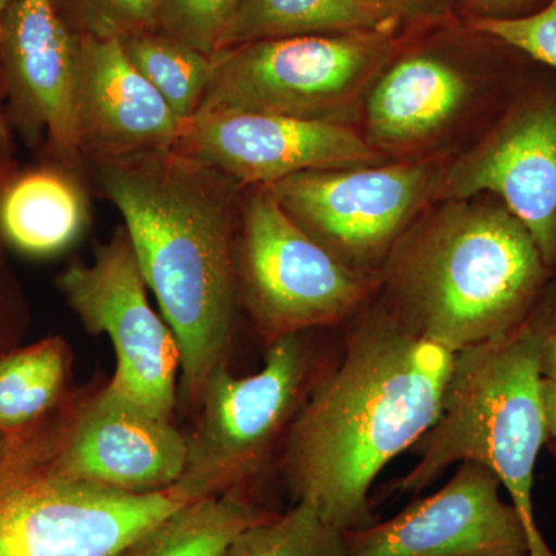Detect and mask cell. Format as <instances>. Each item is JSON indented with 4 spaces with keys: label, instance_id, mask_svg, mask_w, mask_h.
<instances>
[{
    "label": "cell",
    "instance_id": "cell-21",
    "mask_svg": "<svg viewBox=\"0 0 556 556\" xmlns=\"http://www.w3.org/2000/svg\"><path fill=\"white\" fill-rule=\"evenodd\" d=\"M68 354L60 338L40 340L0 361V433L30 427L60 401Z\"/></svg>",
    "mask_w": 556,
    "mask_h": 556
},
{
    "label": "cell",
    "instance_id": "cell-27",
    "mask_svg": "<svg viewBox=\"0 0 556 556\" xmlns=\"http://www.w3.org/2000/svg\"><path fill=\"white\" fill-rule=\"evenodd\" d=\"M478 10V17H507L526 16L543 9L548 0H470Z\"/></svg>",
    "mask_w": 556,
    "mask_h": 556
},
{
    "label": "cell",
    "instance_id": "cell-26",
    "mask_svg": "<svg viewBox=\"0 0 556 556\" xmlns=\"http://www.w3.org/2000/svg\"><path fill=\"white\" fill-rule=\"evenodd\" d=\"M471 28L556 73V0L526 16L475 17Z\"/></svg>",
    "mask_w": 556,
    "mask_h": 556
},
{
    "label": "cell",
    "instance_id": "cell-5",
    "mask_svg": "<svg viewBox=\"0 0 556 556\" xmlns=\"http://www.w3.org/2000/svg\"><path fill=\"white\" fill-rule=\"evenodd\" d=\"M200 497L182 482L127 493L76 481L54 466L50 442L17 431L0 455V556H119Z\"/></svg>",
    "mask_w": 556,
    "mask_h": 556
},
{
    "label": "cell",
    "instance_id": "cell-9",
    "mask_svg": "<svg viewBox=\"0 0 556 556\" xmlns=\"http://www.w3.org/2000/svg\"><path fill=\"white\" fill-rule=\"evenodd\" d=\"M305 346L299 334L269 342L254 375L215 369L201 393L199 426L188 438V460L179 482L200 496L232 492L257 473L281 431L298 413L305 382Z\"/></svg>",
    "mask_w": 556,
    "mask_h": 556
},
{
    "label": "cell",
    "instance_id": "cell-13",
    "mask_svg": "<svg viewBox=\"0 0 556 556\" xmlns=\"http://www.w3.org/2000/svg\"><path fill=\"white\" fill-rule=\"evenodd\" d=\"M501 482L473 460L460 463L433 495L379 525L346 530V556H529V540Z\"/></svg>",
    "mask_w": 556,
    "mask_h": 556
},
{
    "label": "cell",
    "instance_id": "cell-20",
    "mask_svg": "<svg viewBox=\"0 0 556 556\" xmlns=\"http://www.w3.org/2000/svg\"><path fill=\"white\" fill-rule=\"evenodd\" d=\"M263 518L233 490L200 497L142 533L119 556H223Z\"/></svg>",
    "mask_w": 556,
    "mask_h": 556
},
{
    "label": "cell",
    "instance_id": "cell-17",
    "mask_svg": "<svg viewBox=\"0 0 556 556\" xmlns=\"http://www.w3.org/2000/svg\"><path fill=\"white\" fill-rule=\"evenodd\" d=\"M470 90L464 73L444 60L428 54L404 58L369 90L365 139L378 152L430 141L466 108Z\"/></svg>",
    "mask_w": 556,
    "mask_h": 556
},
{
    "label": "cell",
    "instance_id": "cell-30",
    "mask_svg": "<svg viewBox=\"0 0 556 556\" xmlns=\"http://www.w3.org/2000/svg\"><path fill=\"white\" fill-rule=\"evenodd\" d=\"M541 375L543 379L556 383V308L548 324L543 351H541Z\"/></svg>",
    "mask_w": 556,
    "mask_h": 556
},
{
    "label": "cell",
    "instance_id": "cell-7",
    "mask_svg": "<svg viewBox=\"0 0 556 556\" xmlns=\"http://www.w3.org/2000/svg\"><path fill=\"white\" fill-rule=\"evenodd\" d=\"M237 276L269 342L336 324L368 289L356 269L311 237L266 186L241 206Z\"/></svg>",
    "mask_w": 556,
    "mask_h": 556
},
{
    "label": "cell",
    "instance_id": "cell-6",
    "mask_svg": "<svg viewBox=\"0 0 556 556\" xmlns=\"http://www.w3.org/2000/svg\"><path fill=\"white\" fill-rule=\"evenodd\" d=\"M390 38L391 31L294 36L219 50L199 112L343 123L387 60Z\"/></svg>",
    "mask_w": 556,
    "mask_h": 556
},
{
    "label": "cell",
    "instance_id": "cell-19",
    "mask_svg": "<svg viewBox=\"0 0 556 556\" xmlns=\"http://www.w3.org/2000/svg\"><path fill=\"white\" fill-rule=\"evenodd\" d=\"M396 22L364 0H241L217 51L294 36L393 31Z\"/></svg>",
    "mask_w": 556,
    "mask_h": 556
},
{
    "label": "cell",
    "instance_id": "cell-3",
    "mask_svg": "<svg viewBox=\"0 0 556 556\" xmlns=\"http://www.w3.org/2000/svg\"><path fill=\"white\" fill-rule=\"evenodd\" d=\"M397 320L453 353L521 325L552 288L529 230L500 201H447L391 249Z\"/></svg>",
    "mask_w": 556,
    "mask_h": 556
},
{
    "label": "cell",
    "instance_id": "cell-29",
    "mask_svg": "<svg viewBox=\"0 0 556 556\" xmlns=\"http://www.w3.org/2000/svg\"><path fill=\"white\" fill-rule=\"evenodd\" d=\"M11 119L7 108V91L0 70V167L14 166V142Z\"/></svg>",
    "mask_w": 556,
    "mask_h": 556
},
{
    "label": "cell",
    "instance_id": "cell-33",
    "mask_svg": "<svg viewBox=\"0 0 556 556\" xmlns=\"http://www.w3.org/2000/svg\"><path fill=\"white\" fill-rule=\"evenodd\" d=\"M11 2H14V0H0V24H2L3 14H5V11L11 5Z\"/></svg>",
    "mask_w": 556,
    "mask_h": 556
},
{
    "label": "cell",
    "instance_id": "cell-28",
    "mask_svg": "<svg viewBox=\"0 0 556 556\" xmlns=\"http://www.w3.org/2000/svg\"><path fill=\"white\" fill-rule=\"evenodd\" d=\"M364 2L386 16L399 21L401 17L431 13L438 0H364Z\"/></svg>",
    "mask_w": 556,
    "mask_h": 556
},
{
    "label": "cell",
    "instance_id": "cell-22",
    "mask_svg": "<svg viewBox=\"0 0 556 556\" xmlns=\"http://www.w3.org/2000/svg\"><path fill=\"white\" fill-rule=\"evenodd\" d=\"M119 42L179 119L199 112L211 80L212 56L159 31L137 33Z\"/></svg>",
    "mask_w": 556,
    "mask_h": 556
},
{
    "label": "cell",
    "instance_id": "cell-32",
    "mask_svg": "<svg viewBox=\"0 0 556 556\" xmlns=\"http://www.w3.org/2000/svg\"><path fill=\"white\" fill-rule=\"evenodd\" d=\"M14 175H16V166L0 167V200Z\"/></svg>",
    "mask_w": 556,
    "mask_h": 556
},
{
    "label": "cell",
    "instance_id": "cell-18",
    "mask_svg": "<svg viewBox=\"0 0 556 556\" xmlns=\"http://www.w3.org/2000/svg\"><path fill=\"white\" fill-rule=\"evenodd\" d=\"M86 225L83 190L58 167L16 172L0 200V237L31 257L60 254Z\"/></svg>",
    "mask_w": 556,
    "mask_h": 556
},
{
    "label": "cell",
    "instance_id": "cell-8",
    "mask_svg": "<svg viewBox=\"0 0 556 556\" xmlns=\"http://www.w3.org/2000/svg\"><path fill=\"white\" fill-rule=\"evenodd\" d=\"M58 285L84 327L108 336L115 348L110 390L170 419L181 353L174 331L150 305L126 228L116 229L108 243L100 244L90 263L70 266Z\"/></svg>",
    "mask_w": 556,
    "mask_h": 556
},
{
    "label": "cell",
    "instance_id": "cell-10",
    "mask_svg": "<svg viewBox=\"0 0 556 556\" xmlns=\"http://www.w3.org/2000/svg\"><path fill=\"white\" fill-rule=\"evenodd\" d=\"M495 197L522 223L556 273V84L519 89L470 152L438 172V200Z\"/></svg>",
    "mask_w": 556,
    "mask_h": 556
},
{
    "label": "cell",
    "instance_id": "cell-23",
    "mask_svg": "<svg viewBox=\"0 0 556 556\" xmlns=\"http://www.w3.org/2000/svg\"><path fill=\"white\" fill-rule=\"evenodd\" d=\"M223 556H346V530L299 501L285 514L249 526Z\"/></svg>",
    "mask_w": 556,
    "mask_h": 556
},
{
    "label": "cell",
    "instance_id": "cell-15",
    "mask_svg": "<svg viewBox=\"0 0 556 556\" xmlns=\"http://www.w3.org/2000/svg\"><path fill=\"white\" fill-rule=\"evenodd\" d=\"M54 466L65 477L127 493L178 484L188 460V438L170 419L102 388L51 439Z\"/></svg>",
    "mask_w": 556,
    "mask_h": 556
},
{
    "label": "cell",
    "instance_id": "cell-14",
    "mask_svg": "<svg viewBox=\"0 0 556 556\" xmlns=\"http://www.w3.org/2000/svg\"><path fill=\"white\" fill-rule=\"evenodd\" d=\"M0 70L11 124L61 166L83 160L76 130V35L53 0H14L0 24Z\"/></svg>",
    "mask_w": 556,
    "mask_h": 556
},
{
    "label": "cell",
    "instance_id": "cell-16",
    "mask_svg": "<svg viewBox=\"0 0 556 556\" xmlns=\"http://www.w3.org/2000/svg\"><path fill=\"white\" fill-rule=\"evenodd\" d=\"M76 130L83 159H129L169 152L182 123L119 39L76 35Z\"/></svg>",
    "mask_w": 556,
    "mask_h": 556
},
{
    "label": "cell",
    "instance_id": "cell-34",
    "mask_svg": "<svg viewBox=\"0 0 556 556\" xmlns=\"http://www.w3.org/2000/svg\"><path fill=\"white\" fill-rule=\"evenodd\" d=\"M7 437L3 433H0V455H2L3 447H5Z\"/></svg>",
    "mask_w": 556,
    "mask_h": 556
},
{
    "label": "cell",
    "instance_id": "cell-12",
    "mask_svg": "<svg viewBox=\"0 0 556 556\" xmlns=\"http://www.w3.org/2000/svg\"><path fill=\"white\" fill-rule=\"evenodd\" d=\"M175 152L240 186H270L309 170L372 166L380 152L343 123L252 112H199Z\"/></svg>",
    "mask_w": 556,
    "mask_h": 556
},
{
    "label": "cell",
    "instance_id": "cell-25",
    "mask_svg": "<svg viewBox=\"0 0 556 556\" xmlns=\"http://www.w3.org/2000/svg\"><path fill=\"white\" fill-rule=\"evenodd\" d=\"M241 0H160L156 31L201 53L218 49Z\"/></svg>",
    "mask_w": 556,
    "mask_h": 556
},
{
    "label": "cell",
    "instance_id": "cell-11",
    "mask_svg": "<svg viewBox=\"0 0 556 556\" xmlns=\"http://www.w3.org/2000/svg\"><path fill=\"white\" fill-rule=\"evenodd\" d=\"M437 177L428 164L402 163L302 172L266 188L311 237L364 266L394 248Z\"/></svg>",
    "mask_w": 556,
    "mask_h": 556
},
{
    "label": "cell",
    "instance_id": "cell-4",
    "mask_svg": "<svg viewBox=\"0 0 556 556\" xmlns=\"http://www.w3.org/2000/svg\"><path fill=\"white\" fill-rule=\"evenodd\" d=\"M555 308L551 288L517 328L455 354L441 415L416 444L419 463L397 485L399 493L416 495L453 464H481L507 490L526 529L529 556H556L533 507L538 455L548 441L541 351Z\"/></svg>",
    "mask_w": 556,
    "mask_h": 556
},
{
    "label": "cell",
    "instance_id": "cell-2",
    "mask_svg": "<svg viewBox=\"0 0 556 556\" xmlns=\"http://www.w3.org/2000/svg\"><path fill=\"white\" fill-rule=\"evenodd\" d=\"M94 166L177 338L186 396L200 401L232 339L239 291L233 203L240 185L175 150Z\"/></svg>",
    "mask_w": 556,
    "mask_h": 556
},
{
    "label": "cell",
    "instance_id": "cell-24",
    "mask_svg": "<svg viewBox=\"0 0 556 556\" xmlns=\"http://www.w3.org/2000/svg\"><path fill=\"white\" fill-rule=\"evenodd\" d=\"M65 25L79 36L123 39L156 31L160 0H53Z\"/></svg>",
    "mask_w": 556,
    "mask_h": 556
},
{
    "label": "cell",
    "instance_id": "cell-31",
    "mask_svg": "<svg viewBox=\"0 0 556 556\" xmlns=\"http://www.w3.org/2000/svg\"><path fill=\"white\" fill-rule=\"evenodd\" d=\"M543 407L548 439L556 442V383L543 379Z\"/></svg>",
    "mask_w": 556,
    "mask_h": 556
},
{
    "label": "cell",
    "instance_id": "cell-35",
    "mask_svg": "<svg viewBox=\"0 0 556 556\" xmlns=\"http://www.w3.org/2000/svg\"><path fill=\"white\" fill-rule=\"evenodd\" d=\"M554 453H555V455H556V442H555Z\"/></svg>",
    "mask_w": 556,
    "mask_h": 556
},
{
    "label": "cell",
    "instance_id": "cell-1",
    "mask_svg": "<svg viewBox=\"0 0 556 556\" xmlns=\"http://www.w3.org/2000/svg\"><path fill=\"white\" fill-rule=\"evenodd\" d=\"M455 354L397 318L358 329L289 427L283 471L295 503L343 530L372 525L369 490L437 422Z\"/></svg>",
    "mask_w": 556,
    "mask_h": 556
}]
</instances>
